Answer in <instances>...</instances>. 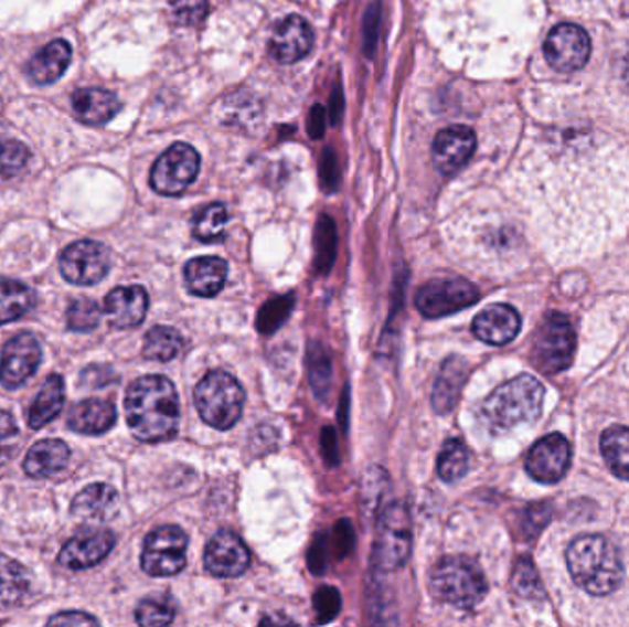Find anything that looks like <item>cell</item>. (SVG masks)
Here are the masks:
<instances>
[{"label":"cell","instance_id":"obj_35","mask_svg":"<svg viewBox=\"0 0 629 627\" xmlns=\"http://www.w3.org/2000/svg\"><path fill=\"white\" fill-rule=\"evenodd\" d=\"M295 308V295H286V297H275L259 309L258 319H256V328L262 336H270L286 322L287 317L291 315Z\"/></svg>","mask_w":629,"mask_h":627},{"label":"cell","instance_id":"obj_38","mask_svg":"<svg viewBox=\"0 0 629 627\" xmlns=\"http://www.w3.org/2000/svg\"><path fill=\"white\" fill-rule=\"evenodd\" d=\"M308 369L314 394L324 400L326 392L330 391L331 385V359L320 344L309 348Z\"/></svg>","mask_w":629,"mask_h":627},{"label":"cell","instance_id":"obj_4","mask_svg":"<svg viewBox=\"0 0 629 627\" xmlns=\"http://www.w3.org/2000/svg\"><path fill=\"white\" fill-rule=\"evenodd\" d=\"M430 593L436 601L457 609H473L479 606L488 584L479 565L463 556L444 557L430 574Z\"/></svg>","mask_w":629,"mask_h":627},{"label":"cell","instance_id":"obj_3","mask_svg":"<svg viewBox=\"0 0 629 627\" xmlns=\"http://www.w3.org/2000/svg\"><path fill=\"white\" fill-rule=\"evenodd\" d=\"M545 389L532 375H519L502 383L486 397L480 416L493 433H504L518 425L532 424L541 416Z\"/></svg>","mask_w":629,"mask_h":627},{"label":"cell","instance_id":"obj_22","mask_svg":"<svg viewBox=\"0 0 629 627\" xmlns=\"http://www.w3.org/2000/svg\"><path fill=\"white\" fill-rule=\"evenodd\" d=\"M72 110L85 124L102 126L120 110V99L105 88H79L72 94Z\"/></svg>","mask_w":629,"mask_h":627},{"label":"cell","instance_id":"obj_15","mask_svg":"<svg viewBox=\"0 0 629 627\" xmlns=\"http://www.w3.org/2000/svg\"><path fill=\"white\" fill-rule=\"evenodd\" d=\"M115 534L110 530L87 529L66 541L61 549L57 563L68 571H83L98 565L115 546Z\"/></svg>","mask_w":629,"mask_h":627},{"label":"cell","instance_id":"obj_24","mask_svg":"<svg viewBox=\"0 0 629 627\" xmlns=\"http://www.w3.org/2000/svg\"><path fill=\"white\" fill-rule=\"evenodd\" d=\"M71 460V449L63 440H41L24 458V474L32 479H49L61 474Z\"/></svg>","mask_w":629,"mask_h":627},{"label":"cell","instance_id":"obj_6","mask_svg":"<svg viewBox=\"0 0 629 627\" xmlns=\"http://www.w3.org/2000/svg\"><path fill=\"white\" fill-rule=\"evenodd\" d=\"M413 546V524L408 510L402 502L386 507L377 521L372 562L383 573L397 571L407 563Z\"/></svg>","mask_w":629,"mask_h":627},{"label":"cell","instance_id":"obj_21","mask_svg":"<svg viewBox=\"0 0 629 627\" xmlns=\"http://www.w3.org/2000/svg\"><path fill=\"white\" fill-rule=\"evenodd\" d=\"M228 265L217 256H201L184 265V284L198 297H215L223 289Z\"/></svg>","mask_w":629,"mask_h":627},{"label":"cell","instance_id":"obj_17","mask_svg":"<svg viewBox=\"0 0 629 627\" xmlns=\"http://www.w3.org/2000/svg\"><path fill=\"white\" fill-rule=\"evenodd\" d=\"M477 148V137L468 126L441 129L433 142V162L444 176H452L468 164Z\"/></svg>","mask_w":629,"mask_h":627},{"label":"cell","instance_id":"obj_30","mask_svg":"<svg viewBox=\"0 0 629 627\" xmlns=\"http://www.w3.org/2000/svg\"><path fill=\"white\" fill-rule=\"evenodd\" d=\"M601 455L618 479L629 480V427L612 425L600 438Z\"/></svg>","mask_w":629,"mask_h":627},{"label":"cell","instance_id":"obj_19","mask_svg":"<svg viewBox=\"0 0 629 627\" xmlns=\"http://www.w3.org/2000/svg\"><path fill=\"white\" fill-rule=\"evenodd\" d=\"M521 330V317L518 309L508 304H493L490 308L482 309L473 320V333L477 339L502 347L513 341Z\"/></svg>","mask_w":629,"mask_h":627},{"label":"cell","instance_id":"obj_41","mask_svg":"<svg viewBox=\"0 0 629 627\" xmlns=\"http://www.w3.org/2000/svg\"><path fill=\"white\" fill-rule=\"evenodd\" d=\"M137 623L146 627L168 626L173 623L175 609L164 598H146L137 607Z\"/></svg>","mask_w":629,"mask_h":627},{"label":"cell","instance_id":"obj_5","mask_svg":"<svg viewBox=\"0 0 629 627\" xmlns=\"http://www.w3.org/2000/svg\"><path fill=\"white\" fill-rule=\"evenodd\" d=\"M245 392L236 378L223 370L204 375L195 386V405L199 414L214 429L226 431L242 418Z\"/></svg>","mask_w":629,"mask_h":627},{"label":"cell","instance_id":"obj_25","mask_svg":"<svg viewBox=\"0 0 629 627\" xmlns=\"http://www.w3.org/2000/svg\"><path fill=\"white\" fill-rule=\"evenodd\" d=\"M118 512V493L109 485H90L72 502V516L82 521H109Z\"/></svg>","mask_w":629,"mask_h":627},{"label":"cell","instance_id":"obj_20","mask_svg":"<svg viewBox=\"0 0 629 627\" xmlns=\"http://www.w3.org/2000/svg\"><path fill=\"white\" fill-rule=\"evenodd\" d=\"M148 306V293L140 286L116 287L105 297V314L118 330L142 325Z\"/></svg>","mask_w":629,"mask_h":627},{"label":"cell","instance_id":"obj_39","mask_svg":"<svg viewBox=\"0 0 629 627\" xmlns=\"http://www.w3.org/2000/svg\"><path fill=\"white\" fill-rule=\"evenodd\" d=\"M513 589L518 595L529 601H541L545 596V591L541 587L540 576L535 571L534 563L529 557H523L515 563L512 574Z\"/></svg>","mask_w":629,"mask_h":627},{"label":"cell","instance_id":"obj_34","mask_svg":"<svg viewBox=\"0 0 629 627\" xmlns=\"http://www.w3.org/2000/svg\"><path fill=\"white\" fill-rule=\"evenodd\" d=\"M226 221H228V212H226L225 204H209L206 209L199 212L198 217L193 221V236L198 237L199 242H215L223 236Z\"/></svg>","mask_w":629,"mask_h":627},{"label":"cell","instance_id":"obj_9","mask_svg":"<svg viewBox=\"0 0 629 627\" xmlns=\"http://www.w3.org/2000/svg\"><path fill=\"white\" fill-rule=\"evenodd\" d=\"M480 293L463 278H436L419 287L416 308L427 319H441L473 306Z\"/></svg>","mask_w":629,"mask_h":627},{"label":"cell","instance_id":"obj_13","mask_svg":"<svg viewBox=\"0 0 629 627\" xmlns=\"http://www.w3.org/2000/svg\"><path fill=\"white\" fill-rule=\"evenodd\" d=\"M43 352L39 341L32 333L22 331L19 336L8 341L2 350L0 361V383L6 389H19V386L35 374L39 369Z\"/></svg>","mask_w":629,"mask_h":627},{"label":"cell","instance_id":"obj_46","mask_svg":"<svg viewBox=\"0 0 629 627\" xmlns=\"http://www.w3.org/2000/svg\"><path fill=\"white\" fill-rule=\"evenodd\" d=\"M551 518V508L546 504H535L526 510V519H524V527H526V534H540L541 530L545 529L546 521Z\"/></svg>","mask_w":629,"mask_h":627},{"label":"cell","instance_id":"obj_14","mask_svg":"<svg viewBox=\"0 0 629 627\" xmlns=\"http://www.w3.org/2000/svg\"><path fill=\"white\" fill-rule=\"evenodd\" d=\"M571 466V444L562 435H548L535 442L526 457V471L545 485L562 480Z\"/></svg>","mask_w":629,"mask_h":627},{"label":"cell","instance_id":"obj_10","mask_svg":"<svg viewBox=\"0 0 629 627\" xmlns=\"http://www.w3.org/2000/svg\"><path fill=\"white\" fill-rule=\"evenodd\" d=\"M186 534L179 527H160L143 541L142 568L149 576L166 578L186 565Z\"/></svg>","mask_w":629,"mask_h":627},{"label":"cell","instance_id":"obj_8","mask_svg":"<svg viewBox=\"0 0 629 627\" xmlns=\"http://www.w3.org/2000/svg\"><path fill=\"white\" fill-rule=\"evenodd\" d=\"M199 164L198 149L190 144H173L151 168V188L160 195H181L198 179Z\"/></svg>","mask_w":629,"mask_h":627},{"label":"cell","instance_id":"obj_29","mask_svg":"<svg viewBox=\"0 0 629 627\" xmlns=\"http://www.w3.org/2000/svg\"><path fill=\"white\" fill-rule=\"evenodd\" d=\"M63 405H65V381L61 375L52 374L44 381L43 389L33 400L28 414V424L32 429H41L61 413Z\"/></svg>","mask_w":629,"mask_h":627},{"label":"cell","instance_id":"obj_42","mask_svg":"<svg viewBox=\"0 0 629 627\" xmlns=\"http://www.w3.org/2000/svg\"><path fill=\"white\" fill-rule=\"evenodd\" d=\"M313 606L320 624L331 623L341 612V595L335 587H320L314 593Z\"/></svg>","mask_w":629,"mask_h":627},{"label":"cell","instance_id":"obj_36","mask_svg":"<svg viewBox=\"0 0 629 627\" xmlns=\"http://www.w3.org/2000/svg\"><path fill=\"white\" fill-rule=\"evenodd\" d=\"M314 247H317V253H314V267L319 273H328L333 265V259H335V248H337V234L335 225L330 217L322 215L320 217L319 226H317V237H314Z\"/></svg>","mask_w":629,"mask_h":627},{"label":"cell","instance_id":"obj_18","mask_svg":"<svg viewBox=\"0 0 629 627\" xmlns=\"http://www.w3.org/2000/svg\"><path fill=\"white\" fill-rule=\"evenodd\" d=\"M313 49V30L302 17L291 15L278 22L270 35V54L280 63H297Z\"/></svg>","mask_w":629,"mask_h":627},{"label":"cell","instance_id":"obj_45","mask_svg":"<svg viewBox=\"0 0 629 627\" xmlns=\"http://www.w3.org/2000/svg\"><path fill=\"white\" fill-rule=\"evenodd\" d=\"M331 545L335 549L337 556H348L353 549V530L350 521H339L333 530Z\"/></svg>","mask_w":629,"mask_h":627},{"label":"cell","instance_id":"obj_33","mask_svg":"<svg viewBox=\"0 0 629 627\" xmlns=\"http://www.w3.org/2000/svg\"><path fill=\"white\" fill-rule=\"evenodd\" d=\"M469 451L466 444L458 438L447 440L438 455V475L444 482H457L468 474Z\"/></svg>","mask_w":629,"mask_h":627},{"label":"cell","instance_id":"obj_1","mask_svg":"<svg viewBox=\"0 0 629 627\" xmlns=\"http://www.w3.org/2000/svg\"><path fill=\"white\" fill-rule=\"evenodd\" d=\"M126 418L140 442L157 444L173 438L181 422V405L173 383L164 375L132 381L126 394Z\"/></svg>","mask_w":629,"mask_h":627},{"label":"cell","instance_id":"obj_48","mask_svg":"<svg viewBox=\"0 0 629 627\" xmlns=\"http://www.w3.org/2000/svg\"><path fill=\"white\" fill-rule=\"evenodd\" d=\"M49 624L50 626H96L98 620L90 615H85V613L65 612L50 618Z\"/></svg>","mask_w":629,"mask_h":627},{"label":"cell","instance_id":"obj_11","mask_svg":"<svg viewBox=\"0 0 629 627\" xmlns=\"http://www.w3.org/2000/svg\"><path fill=\"white\" fill-rule=\"evenodd\" d=\"M543 54L554 71L562 72V74L579 71L589 61V33L578 24H571V22L557 24L546 35Z\"/></svg>","mask_w":629,"mask_h":627},{"label":"cell","instance_id":"obj_31","mask_svg":"<svg viewBox=\"0 0 629 627\" xmlns=\"http://www.w3.org/2000/svg\"><path fill=\"white\" fill-rule=\"evenodd\" d=\"M33 302L35 295L30 287L15 280L0 281V326L21 319L32 309Z\"/></svg>","mask_w":629,"mask_h":627},{"label":"cell","instance_id":"obj_12","mask_svg":"<svg viewBox=\"0 0 629 627\" xmlns=\"http://www.w3.org/2000/svg\"><path fill=\"white\" fill-rule=\"evenodd\" d=\"M110 256L105 245L90 240L72 243L61 253L60 270L63 278L76 286H94L109 273Z\"/></svg>","mask_w":629,"mask_h":627},{"label":"cell","instance_id":"obj_26","mask_svg":"<svg viewBox=\"0 0 629 627\" xmlns=\"http://www.w3.org/2000/svg\"><path fill=\"white\" fill-rule=\"evenodd\" d=\"M466 380H468V363L463 359L449 358L441 364L440 374L436 378L430 396L436 413L446 414L455 408Z\"/></svg>","mask_w":629,"mask_h":627},{"label":"cell","instance_id":"obj_23","mask_svg":"<svg viewBox=\"0 0 629 627\" xmlns=\"http://www.w3.org/2000/svg\"><path fill=\"white\" fill-rule=\"evenodd\" d=\"M71 60V44L66 43L65 39H55L30 60L28 76L38 85H52L65 74Z\"/></svg>","mask_w":629,"mask_h":627},{"label":"cell","instance_id":"obj_37","mask_svg":"<svg viewBox=\"0 0 629 627\" xmlns=\"http://www.w3.org/2000/svg\"><path fill=\"white\" fill-rule=\"evenodd\" d=\"M99 319H102V309L93 298H77L66 311V326L68 330L77 333L94 330L99 325Z\"/></svg>","mask_w":629,"mask_h":627},{"label":"cell","instance_id":"obj_28","mask_svg":"<svg viewBox=\"0 0 629 627\" xmlns=\"http://www.w3.org/2000/svg\"><path fill=\"white\" fill-rule=\"evenodd\" d=\"M32 587V578L21 563L0 554V612L21 606Z\"/></svg>","mask_w":629,"mask_h":627},{"label":"cell","instance_id":"obj_27","mask_svg":"<svg viewBox=\"0 0 629 627\" xmlns=\"http://www.w3.org/2000/svg\"><path fill=\"white\" fill-rule=\"evenodd\" d=\"M116 408L105 400H85L72 408L68 427L82 435H104L115 425Z\"/></svg>","mask_w":629,"mask_h":627},{"label":"cell","instance_id":"obj_32","mask_svg":"<svg viewBox=\"0 0 629 627\" xmlns=\"http://www.w3.org/2000/svg\"><path fill=\"white\" fill-rule=\"evenodd\" d=\"M182 350V337L170 326H154L143 339V358L149 361L168 363Z\"/></svg>","mask_w":629,"mask_h":627},{"label":"cell","instance_id":"obj_44","mask_svg":"<svg viewBox=\"0 0 629 627\" xmlns=\"http://www.w3.org/2000/svg\"><path fill=\"white\" fill-rule=\"evenodd\" d=\"M17 438H19V427L15 425V419L11 418L10 413L0 411V460L10 457Z\"/></svg>","mask_w":629,"mask_h":627},{"label":"cell","instance_id":"obj_43","mask_svg":"<svg viewBox=\"0 0 629 627\" xmlns=\"http://www.w3.org/2000/svg\"><path fill=\"white\" fill-rule=\"evenodd\" d=\"M171 13L177 21L193 26L209 13V0H171Z\"/></svg>","mask_w":629,"mask_h":627},{"label":"cell","instance_id":"obj_16","mask_svg":"<svg viewBox=\"0 0 629 627\" xmlns=\"http://www.w3.org/2000/svg\"><path fill=\"white\" fill-rule=\"evenodd\" d=\"M250 554L239 535L221 530L210 540L204 551V567L217 578H237L248 568Z\"/></svg>","mask_w":629,"mask_h":627},{"label":"cell","instance_id":"obj_40","mask_svg":"<svg viewBox=\"0 0 629 627\" xmlns=\"http://www.w3.org/2000/svg\"><path fill=\"white\" fill-rule=\"evenodd\" d=\"M30 151L15 138L0 137V177L10 179L21 173L28 166Z\"/></svg>","mask_w":629,"mask_h":627},{"label":"cell","instance_id":"obj_7","mask_svg":"<svg viewBox=\"0 0 629 627\" xmlns=\"http://www.w3.org/2000/svg\"><path fill=\"white\" fill-rule=\"evenodd\" d=\"M574 348L576 336L571 320L557 311L546 314L535 331L532 347L535 366L548 375L559 374L573 363Z\"/></svg>","mask_w":629,"mask_h":627},{"label":"cell","instance_id":"obj_49","mask_svg":"<svg viewBox=\"0 0 629 627\" xmlns=\"http://www.w3.org/2000/svg\"><path fill=\"white\" fill-rule=\"evenodd\" d=\"M326 129V110L322 105H314L309 113L308 131L309 137L320 138L324 135Z\"/></svg>","mask_w":629,"mask_h":627},{"label":"cell","instance_id":"obj_50","mask_svg":"<svg viewBox=\"0 0 629 627\" xmlns=\"http://www.w3.org/2000/svg\"><path fill=\"white\" fill-rule=\"evenodd\" d=\"M322 451H324L326 460L328 464H337L339 460V453H337V438L335 433L330 427L322 431Z\"/></svg>","mask_w":629,"mask_h":627},{"label":"cell","instance_id":"obj_47","mask_svg":"<svg viewBox=\"0 0 629 627\" xmlns=\"http://www.w3.org/2000/svg\"><path fill=\"white\" fill-rule=\"evenodd\" d=\"M328 556H330V545H328V541H326L322 535H319V538L314 540L313 546H311V551H309L308 562L309 568H311V573H324L326 563H328Z\"/></svg>","mask_w":629,"mask_h":627},{"label":"cell","instance_id":"obj_2","mask_svg":"<svg viewBox=\"0 0 629 627\" xmlns=\"http://www.w3.org/2000/svg\"><path fill=\"white\" fill-rule=\"evenodd\" d=\"M568 573L593 596L611 595L622 584L623 565L617 546L604 535H579L568 545Z\"/></svg>","mask_w":629,"mask_h":627}]
</instances>
